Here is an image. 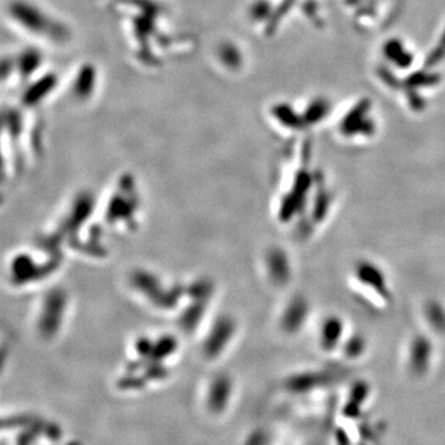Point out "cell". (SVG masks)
<instances>
[{"label":"cell","instance_id":"6da1fadb","mask_svg":"<svg viewBox=\"0 0 445 445\" xmlns=\"http://www.w3.org/2000/svg\"><path fill=\"white\" fill-rule=\"evenodd\" d=\"M342 332V323L337 319H329L325 320L322 329V342L324 347H333L337 342Z\"/></svg>","mask_w":445,"mask_h":445}]
</instances>
